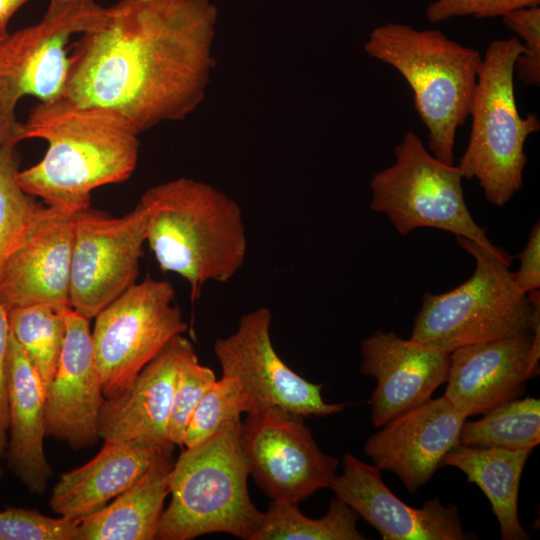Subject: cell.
Returning <instances> with one entry per match:
<instances>
[{
    "label": "cell",
    "instance_id": "23",
    "mask_svg": "<svg viewBox=\"0 0 540 540\" xmlns=\"http://www.w3.org/2000/svg\"><path fill=\"white\" fill-rule=\"evenodd\" d=\"M173 453L102 509L80 518L77 540H153L169 495Z\"/></svg>",
    "mask_w": 540,
    "mask_h": 540
},
{
    "label": "cell",
    "instance_id": "21",
    "mask_svg": "<svg viewBox=\"0 0 540 540\" xmlns=\"http://www.w3.org/2000/svg\"><path fill=\"white\" fill-rule=\"evenodd\" d=\"M173 449V445L141 439L104 441L93 459L59 477L49 506L61 517L88 516L130 488Z\"/></svg>",
    "mask_w": 540,
    "mask_h": 540
},
{
    "label": "cell",
    "instance_id": "19",
    "mask_svg": "<svg viewBox=\"0 0 540 540\" xmlns=\"http://www.w3.org/2000/svg\"><path fill=\"white\" fill-rule=\"evenodd\" d=\"M533 332L456 348L450 352L445 396L467 418L521 397L539 365L532 358Z\"/></svg>",
    "mask_w": 540,
    "mask_h": 540
},
{
    "label": "cell",
    "instance_id": "29",
    "mask_svg": "<svg viewBox=\"0 0 540 540\" xmlns=\"http://www.w3.org/2000/svg\"><path fill=\"white\" fill-rule=\"evenodd\" d=\"M249 412V403L239 383L232 377L217 379L195 408L185 430L183 446H195L242 413Z\"/></svg>",
    "mask_w": 540,
    "mask_h": 540
},
{
    "label": "cell",
    "instance_id": "28",
    "mask_svg": "<svg viewBox=\"0 0 540 540\" xmlns=\"http://www.w3.org/2000/svg\"><path fill=\"white\" fill-rule=\"evenodd\" d=\"M18 172L15 147L0 145V272L43 207L21 188Z\"/></svg>",
    "mask_w": 540,
    "mask_h": 540
},
{
    "label": "cell",
    "instance_id": "1",
    "mask_svg": "<svg viewBox=\"0 0 540 540\" xmlns=\"http://www.w3.org/2000/svg\"><path fill=\"white\" fill-rule=\"evenodd\" d=\"M198 0H118L69 54L64 98L114 110L139 133L182 110L187 43L204 19Z\"/></svg>",
    "mask_w": 540,
    "mask_h": 540
},
{
    "label": "cell",
    "instance_id": "32",
    "mask_svg": "<svg viewBox=\"0 0 540 540\" xmlns=\"http://www.w3.org/2000/svg\"><path fill=\"white\" fill-rule=\"evenodd\" d=\"M502 21L524 42V51L516 59L514 74L526 86L540 84V8L524 7L504 14Z\"/></svg>",
    "mask_w": 540,
    "mask_h": 540
},
{
    "label": "cell",
    "instance_id": "5",
    "mask_svg": "<svg viewBox=\"0 0 540 540\" xmlns=\"http://www.w3.org/2000/svg\"><path fill=\"white\" fill-rule=\"evenodd\" d=\"M366 51L404 77L428 129L432 154L445 164H454L455 136L469 116L483 58L480 53L438 30H417L400 23L375 28Z\"/></svg>",
    "mask_w": 540,
    "mask_h": 540
},
{
    "label": "cell",
    "instance_id": "2",
    "mask_svg": "<svg viewBox=\"0 0 540 540\" xmlns=\"http://www.w3.org/2000/svg\"><path fill=\"white\" fill-rule=\"evenodd\" d=\"M137 134L111 109L64 97L40 102L20 123L17 142L42 139L48 143L47 151L39 162L19 170L18 183L47 205L74 211L87 208L93 190L132 175L138 158Z\"/></svg>",
    "mask_w": 540,
    "mask_h": 540
},
{
    "label": "cell",
    "instance_id": "35",
    "mask_svg": "<svg viewBox=\"0 0 540 540\" xmlns=\"http://www.w3.org/2000/svg\"><path fill=\"white\" fill-rule=\"evenodd\" d=\"M519 269L513 272L516 286L523 293L538 290L540 287V223L537 221L531 231L524 249L519 253Z\"/></svg>",
    "mask_w": 540,
    "mask_h": 540
},
{
    "label": "cell",
    "instance_id": "20",
    "mask_svg": "<svg viewBox=\"0 0 540 540\" xmlns=\"http://www.w3.org/2000/svg\"><path fill=\"white\" fill-rule=\"evenodd\" d=\"M192 349L183 334L174 337L124 392L105 399L98 421L99 437L104 441L141 439L173 445L168 429L176 378Z\"/></svg>",
    "mask_w": 540,
    "mask_h": 540
},
{
    "label": "cell",
    "instance_id": "34",
    "mask_svg": "<svg viewBox=\"0 0 540 540\" xmlns=\"http://www.w3.org/2000/svg\"><path fill=\"white\" fill-rule=\"evenodd\" d=\"M10 342L8 310L0 301V477L2 475V458L8 443V375L7 362Z\"/></svg>",
    "mask_w": 540,
    "mask_h": 540
},
{
    "label": "cell",
    "instance_id": "36",
    "mask_svg": "<svg viewBox=\"0 0 540 540\" xmlns=\"http://www.w3.org/2000/svg\"><path fill=\"white\" fill-rule=\"evenodd\" d=\"M30 0H0V39L8 35L7 26L16 11Z\"/></svg>",
    "mask_w": 540,
    "mask_h": 540
},
{
    "label": "cell",
    "instance_id": "9",
    "mask_svg": "<svg viewBox=\"0 0 540 540\" xmlns=\"http://www.w3.org/2000/svg\"><path fill=\"white\" fill-rule=\"evenodd\" d=\"M395 157L393 165L372 178V210L385 213L402 235L422 227L449 231L512 262V256L493 245L486 229L472 218L458 166L438 160L411 130L396 146Z\"/></svg>",
    "mask_w": 540,
    "mask_h": 540
},
{
    "label": "cell",
    "instance_id": "31",
    "mask_svg": "<svg viewBox=\"0 0 540 540\" xmlns=\"http://www.w3.org/2000/svg\"><path fill=\"white\" fill-rule=\"evenodd\" d=\"M77 520L23 508L0 510V540H77Z\"/></svg>",
    "mask_w": 540,
    "mask_h": 540
},
{
    "label": "cell",
    "instance_id": "10",
    "mask_svg": "<svg viewBox=\"0 0 540 540\" xmlns=\"http://www.w3.org/2000/svg\"><path fill=\"white\" fill-rule=\"evenodd\" d=\"M91 336L105 399L124 392L142 368L187 330L165 280L136 282L95 317Z\"/></svg>",
    "mask_w": 540,
    "mask_h": 540
},
{
    "label": "cell",
    "instance_id": "27",
    "mask_svg": "<svg viewBox=\"0 0 540 540\" xmlns=\"http://www.w3.org/2000/svg\"><path fill=\"white\" fill-rule=\"evenodd\" d=\"M67 309L36 304L8 310L10 332L38 373L45 391L61 354Z\"/></svg>",
    "mask_w": 540,
    "mask_h": 540
},
{
    "label": "cell",
    "instance_id": "8",
    "mask_svg": "<svg viewBox=\"0 0 540 540\" xmlns=\"http://www.w3.org/2000/svg\"><path fill=\"white\" fill-rule=\"evenodd\" d=\"M107 7L95 0H49L41 19L0 43V145L15 147V108L27 95L40 102L64 96L73 36L101 27Z\"/></svg>",
    "mask_w": 540,
    "mask_h": 540
},
{
    "label": "cell",
    "instance_id": "4",
    "mask_svg": "<svg viewBox=\"0 0 540 540\" xmlns=\"http://www.w3.org/2000/svg\"><path fill=\"white\" fill-rule=\"evenodd\" d=\"M241 424L240 418L234 419L205 441L185 448L174 461L171 499L156 539L191 540L223 532L253 540L262 512L248 491Z\"/></svg>",
    "mask_w": 540,
    "mask_h": 540
},
{
    "label": "cell",
    "instance_id": "13",
    "mask_svg": "<svg viewBox=\"0 0 540 540\" xmlns=\"http://www.w3.org/2000/svg\"><path fill=\"white\" fill-rule=\"evenodd\" d=\"M272 314L259 307L245 314L237 329L214 343L223 376L234 378L249 403V413L281 408L305 417H326L344 410L327 403L323 384L312 383L294 372L277 354L271 340Z\"/></svg>",
    "mask_w": 540,
    "mask_h": 540
},
{
    "label": "cell",
    "instance_id": "6",
    "mask_svg": "<svg viewBox=\"0 0 540 540\" xmlns=\"http://www.w3.org/2000/svg\"><path fill=\"white\" fill-rule=\"evenodd\" d=\"M456 240L474 257L475 270L451 291L423 295L410 339L450 353L532 331L540 317L539 289L523 293L509 270L510 261L468 238L456 236Z\"/></svg>",
    "mask_w": 540,
    "mask_h": 540
},
{
    "label": "cell",
    "instance_id": "26",
    "mask_svg": "<svg viewBox=\"0 0 540 540\" xmlns=\"http://www.w3.org/2000/svg\"><path fill=\"white\" fill-rule=\"evenodd\" d=\"M475 421H465L458 443L532 451L540 442V400L517 398L503 403Z\"/></svg>",
    "mask_w": 540,
    "mask_h": 540
},
{
    "label": "cell",
    "instance_id": "14",
    "mask_svg": "<svg viewBox=\"0 0 540 540\" xmlns=\"http://www.w3.org/2000/svg\"><path fill=\"white\" fill-rule=\"evenodd\" d=\"M77 211L43 206L0 272V301L7 310L44 304L67 309Z\"/></svg>",
    "mask_w": 540,
    "mask_h": 540
},
{
    "label": "cell",
    "instance_id": "22",
    "mask_svg": "<svg viewBox=\"0 0 540 540\" xmlns=\"http://www.w3.org/2000/svg\"><path fill=\"white\" fill-rule=\"evenodd\" d=\"M7 375L8 465L30 492L42 494L51 476V467L44 451L45 389L11 332Z\"/></svg>",
    "mask_w": 540,
    "mask_h": 540
},
{
    "label": "cell",
    "instance_id": "18",
    "mask_svg": "<svg viewBox=\"0 0 540 540\" xmlns=\"http://www.w3.org/2000/svg\"><path fill=\"white\" fill-rule=\"evenodd\" d=\"M361 372L375 378L371 420L380 428L398 414L431 399L446 383L450 353L376 331L361 344Z\"/></svg>",
    "mask_w": 540,
    "mask_h": 540
},
{
    "label": "cell",
    "instance_id": "12",
    "mask_svg": "<svg viewBox=\"0 0 540 540\" xmlns=\"http://www.w3.org/2000/svg\"><path fill=\"white\" fill-rule=\"evenodd\" d=\"M241 446L249 474L273 501L298 504L337 474L338 458L319 449L303 416L285 409L247 414Z\"/></svg>",
    "mask_w": 540,
    "mask_h": 540
},
{
    "label": "cell",
    "instance_id": "3",
    "mask_svg": "<svg viewBox=\"0 0 540 540\" xmlns=\"http://www.w3.org/2000/svg\"><path fill=\"white\" fill-rule=\"evenodd\" d=\"M146 243L163 272L188 284L191 301L209 282L226 283L242 268L247 236L239 206L207 186L187 179L145 192Z\"/></svg>",
    "mask_w": 540,
    "mask_h": 540
},
{
    "label": "cell",
    "instance_id": "16",
    "mask_svg": "<svg viewBox=\"0 0 540 540\" xmlns=\"http://www.w3.org/2000/svg\"><path fill=\"white\" fill-rule=\"evenodd\" d=\"M467 417L445 396L410 408L368 437L363 451L380 470L395 473L410 493H416L458 444Z\"/></svg>",
    "mask_w": 540,
    "mask_h": 540
},
{
    "label": "cell",
    "instance_id": "15",
    "mask_svg": "<svg viewBox=\"0 0 540 540\" xmlns=\"http://www.w3.org/2000/svg\"><path fill=\"white\" fill-rule=\"evenodd\" d=\"M66 330L54 376L45 391L46 435L75 450L100 438L98 421L105 397L96 366L90 319L68 308Z\"/></svg>",
    "mask_w": 540,
    "mask_h": 540
},
{
    "label": "cell",
    "instance_id": "30",
    "mask_svg": "<svg viewBox=\"0 0 540 540\" xmlns=\"http://www.w3.org/2000/svg\"><path fill=\"white\" fill-rule=\"evenodd\" d=\"M217 380L214 371L199 362L192 349L181 363L174 390L168 437L175 446L183 447L188 422L205 393Z\"/></svg>",
    "mask_w": 540,
    "mask_h": 540
},
{
    "label": "cell",
    "instance_id": "24",
    "mask_svg": "<svg viewBox=\"0 0 540 540\" xmlns=\"http://www.w3.org/2000/svg\"><path fill=\"white\" fill-rule=\"evenodd\" d=\"M530 453L458 443L441 463V466L459 469L468 482L481 489L491 504L503 540L529 539V534L520 523L518 495L521 475Z\"/></svg>",
    "mask_w": 540,
    "mask_h": 540
},
{
    "label": "cell",
    "instance_id": "33",
    "mask_svg": "<svg viewBox=\"0 0 540 540\" xmlns=\"http://www.w3.org/2000/svg\"><path fill=\"white\" fill-rule=\"evenodd\" d=\"M540 0H437L427 7L426 17L438 23L459 16L487 18L524 7L539 6Z\"/></svg>",
    "mask_w": 540,
    "mask_h": 540
},
{
    "label": "cell",
    "instance_id": "11",
    "mask_svg": "<svg viewBox=\"0 0 540 540\" xmlns=\"http://www.w3.org/2000/svg\"><path fill=\"white\" fill-rule=\"evenodd\" d=\"M148 209L139 200L121 217L89 207L75 213L69 305L94 318L137 282Z\"/></svg>",
    "mask_w": 540,
    "mask_h": 540
},
{
    "label": "cell",
    "instance_id": "25",
    "mask_svg": "<svg viewBox=\"0 0 540 540\" xmlns=\"http://www.w3.org/2000/svg\"><path fill=\"white\" fill-rule=\"evenodd\" d=\"M357 519V513L337 498L318 519L305 516L297 503L272 501L262 512L253 540H364Z\"/></svg>",
    "mask_w": 540,
    "mask_h": 540
},
{
    "label": "cell",
    "instance_id": "17",
    "mask_svg": "<svg viewBox=\"0 0 540 540\" xmlns=\"http://www.w3.org/2000/svg\"><path fill=\"white\" fill-rule=\"evenodd\" d=\"M330 489L383 540H464L472 536L464 531L457 506H445L436 497L420 508L411 507L388 488L380 469L349 453Z\"/></svg>",
    "mask_w": 540,
    "mask_h": 540
},
{
    "label": "cell",
    "instance_id": "7",
    "mask_svg": "<svg viewBox=\"0 0 540 540\" xmlns=\"http://www.w3.org/2000/svg\"><path fill=\"white\" fill-rule=\"evenodd\" d=\"M523 51L516 36L487 47L469 112L468 145L457 165L464 178L478 181L495 206H504L521 189L527 162L524 145L540 128L536 115L522 118L516 105L514 66Z\"/></svg>",
    "mask_w": 540,
    "mask_h": 540
},
{
    "label": "cell",
    "instance_id": "37",
    "mask_svg": "<svg viewBox=\"0 0 540 540\" xmlns=\"http://www.w3.org/2000/svg\"><path fill=\"white\" fill-rule=\"evenodd\" d=\"M4 39V38H3ZM3 39H0V43L2 42Z\"/></svg>",
    "mask_w": 540,
    "mask_h": 540
}]
</instances>
